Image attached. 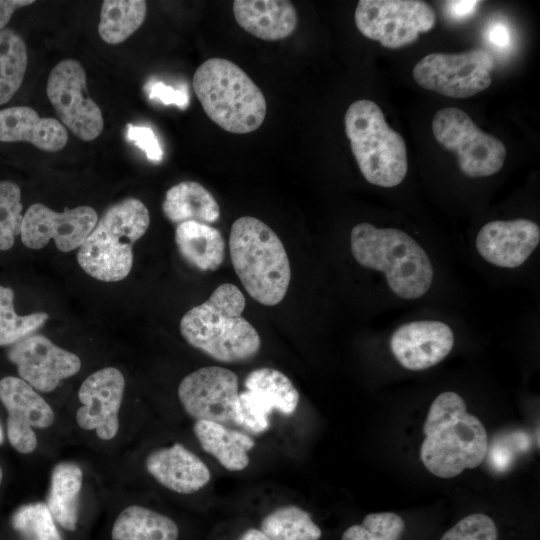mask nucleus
<instances>
[{
    "mask_svg": "<svg viewBox=\"0 0 540 540\" xmlns=\"http://www.w3.org/2000/svg\"><path fill=\"white\" fill-rule=\"evenodd\" d=\"M229 251L235 273L254 300L274 306L284 299L291 280L290 262L282 241L266 223L251 216L235 220Z\"/></svg>",
    "mask_w": 540,
    "mask_h": 540,
    "instance_id": "4",
    "label": "nucleus"
},
{
    "mask_svg": "<svg viewBox=\"0 0 540 540\" xmlns=\"http://www.w3.org/2000/svg\"><path fill=\"white\" fill-rule=\"evenodd\" d=\"M193 432L202 449L225 469L241 471L249 465L248 451L255 446L249 435L208 420H196Z\"/></svg>",
    "mask_w": 540,
    "mask_h": 540,
    "instance_id": "22",
    "label": "nucleus"
},
{
    "mask_svg": "<svg viewBox=\"0 0 540 540\" xmlns=\"http://www.w3.org/2000/svg\"><path fill=\"white\" fill-rule=\"evenodd\" d=\"M493 56L482 49L459 54L431 53L413 68V78L424 89L452 98H468L491 84Z\"/></svg>",
    "mask_w": 540,
    "mask_h": 540,
    "instance_id": "10",
    "label": "nucleus"
},
{
    "mask_svg": "<svg viewBox=\"0 0 540 540\" xmlns=\"http://www.w3.org/2000/svg\"><path fill=\"white\" fill-rule=\"evenodd\" d=\"M97 221V213L90 206L56 212L36 203L23 215L20 236L31 249H40L54 239L60 251L70 252L84 243Z\"/></svg>",
    "mask_w": 540,
    "mask_h": 540,
    "instance_id": "15",
    "label": "nucleus"
},
{
    "mask_svg": "<svg viewBox=\"0 0 540 540\" xmlns=\"http://www.w3.org/2000/svg\"><path fill=\"white\" fill-rule=\"evenodd\" d=\"M404 529L403 519L393 512L371 513L347 528L341 540H400Z\"/></svg>",
    "mask_w": 540,
    "mask_h": 540,
    "instance_id": "32",
    "label": "nucleus"
},
{
    "mask_svg": "<svg viewBox=\"0 0 540 540\" xmlns=\"http://www.w3.org/2000/svg\"><path fill=\"white\" fill-rule=\"evenodd\" d=\"M193 88L206 115L227 132L250 133L265 120L267 104L262 91L228 59L203 62L194 73Z\"/></svg>",
    "mask_w": 540,
    "mask_h": 540,
    "instance_id": "5",
    "label": "nucleus"
},
{
    "mask_svg": "<svg viewBox=\"0 0 540 540\" xmlns=\"http://www.w3.org/2000/svg\"><path fill=\"white\" fill-rule=\"evenodd\" d=\"M2 480H3V470H2V467L0 465V485L2 483Z\"/></svg>",
    "mask_w": 540,
    "mask_h": 540,
    "instance_id": "43",
    "label": "nucleus"
},
{
    "mask_svg": "<svg viewBox=\"0 0 540 540\" xmlns=\"http://www.w3.org/2000/svg\"><path fill=\"white\" fill-rule=\"evenodd\" d=\"M124 391L125 378L116 367H104L86 377L78 390V427L94 432L102 441L115 438L120 429Z\"/></svg>",
    "mask_w": 540,
    "mask_h": 540,
    "instance_id": "13",
    "label": "nucleus"
},
{
    "mask_svg": "<svg viewBox=\"0 0 540 540\" xmlns=\"http://www.w3.org/2000/svg\"><path fill=\"white\" fill-rule=\"evenodd\" d=\"M357 29L382 46L397 49L415 42L434 27L432 7L418 0H360L355 10Z\"/></svg>",
    "mask_w": 540,
    "mask_h": 540,
    "instance_id": "9",
    "label": "nucleus"
},
{
    "mask_svg": "<svg viewBox=\"0 0 540 540\" xmlns=\"http://www.w3.org/2000/svg\"><path fill=\"white\" fill-rule=\"evenodd\" d=\"M68 134L59 121L40 117L31 107L15 106L0 110V141L28 142L46 152L61 150Z\"/></svg>",
    "mask_w": 540,
    "mask_h": 540,
    "instance_id": "20",
    "label": "nucleus"
},
{
    "mask_svg": "<svg viewBox=\"0 0 540 540\" xmlns=\"http://www.w3.org/2000/svg\"><path fill=\"white\" fill-rule=\"evenodd\" d=\"M182 408L195 420L238 425V377L221 366L199 368L178 386Z\"/></svg>",
    "mask_w": 540,
    "mask_h": 540,
    "instance_id": "12",
    "label": "nucleus"
},
{
    "mask_svg": "<svg viewBox=\"0 0 540 540\" xmlns=\"http://www.w3.org/2000/svg\"><path fill=\"white\" fill-rule=\"evenodd\" d=\"M13 301V290L0 285V346L13 345L31 335L49 318L44 312L18 315Z\"/></svg>",
    "mask_w": 540,
    "mask_h": 540,
    "instance_id": "31",
    "label": "nucleus"
},
{
    "mask_svg": "<svg viewBox=\"0 0 540 540\" xmlns=\"http://www.w3.org/2000/svg\"><path fill=\"white\" fill-rule=\"evenodd\" d=\"M350 249L358 264L383 273L390 290L401 299H419L432 285L434 270L428 254L400 229L359 223L351 230Z\"/></svg>",
    "mask_w": 540,
    "mask_h": 540,
    "instance_id": "3",
    "label": "nucleus"
},
{
    "mask_svg": "<svg viewBox=\"0 0 540 540\" xmlns=\"http://www.w3.org/2000/svg\"><path fill=\"white\" fill-rule=\"evenodd\" d=\"M8 359L16 365L19 378L36 391L49 393L81 369L80 358L42 335H29L14 343Z\"/></svg>",
    "mask_w": 540,
    "mask_h": 540,
    "instance_id": "16",
    "label": "nucleus"
},
{
    "mask_svg": "<svg viewBox=\"0 0 540 540\" xmlns=\"http://www.w3.org/2000/svg\"><path fill=\"white\" fill-rule=\"evenodd\" d=\"M238 400V425L254 434L265 432L270 425L271 408L249 390L240 392Z\"/></svg>",
    "mask_w": 540,
    "mask_h": 540,
    "instance_id": "34",
    "label": "nucleus"
},
{
    "mask_svg": "<svg viewBox=\"0 0 540 540\" xmlns=\"http://www.w3.org/2000/svg\"><path fill=\"white\" fill-rule=\"evenodd\" d=\"M144 90L150 100L158 101L164 105H176L185 109L189 104V95L186 88H174L161 81H149Z\"/></svg>",
    "mask_w": 540,
    "mask_h": 540,
    "instance_id": "37",
    "label": "nucleus"
},
{
    "mask_svg": "<svg viewBox=\"0 0 540 540\" xmlns=\"http://www.w3.org/2000/svg\"><path fill=\"white\" fill-rule=\"evenodd\" d=\"M245 304V297L236 285L221 284L205 302L183 315L180 333L189 345L216 361H248L259 352L261 339L242 316Z\"/></svg>",
    "mask_w": 540,
    "mask_h": 540,
    "instance_id": "2",
    "label": "nucleus"
},
{
    "mask_svg": "<svg viewBox=\"0 0 540 540\" xmlns=\"http://www.w3.org/2000/svg\"><path fill=\"white\" fill-rule=\"evenodd\" d=\"M233 14L238 25L256 38L282 40L297 25V12L287 0H235Z\"/></svg>",
    "mask_w": 540,
    "mask_h": 540,
    "instance_id": "21",
    "label": "nucleus"
},
{
    "mask_svg": "<svg viewBox=\"0 0 540 540\" xmlns=\"http://www.w3.org/2000/svg\"><path fill=\"white\" fill-rule=\"evenodd\" d=\"M83 481V471L76 463L61 462L52 470L46 506L52 518L65 530H76Z\"/></svg>",
    "mask_w": 540,
    "mask_h": 540,
    "instance_id": "25",
    "label": "nucleus"
},
{
    "mask_svg": "<svg viewBox=\"0 0 540 540\" xmlns=\"http://www.w3.org/2000/svg\"><path fill=\"white\" fill-rule=\"evenodd\" d=\"M423 434L421 461L439 478H453L465 469L476 468L487 455L484 425L467 412L464 399L453 391L442 392L434 399Z\"/></svg>",
    "mask_w": 540,
    "mask_h": 540,
    "instance_id": "1",
    "label": "nucleus"
},
{
    "mask_svg": "<svg viewBox=\"0 0 540 540\" xmlns=\"http://www.w3.org/2000/svg\"><path fill=\"white\" fill-rule=\"evenodd\" d=\"M162 210L165 217L176 224L185 221L210 224L220 217V207L214 196L195 181H182L169 188Z\"/></svg>",
    "mask_w": 540,
    "mask_h": 540,
    "instance_id": "24",
    "label": "nucleus"
},
{
    "mask_svg": "<svg viewBox=\"0 0 540 540\" xmlns=\"http://www.w3.org/2000/svg\"><path fill=\"white\" fill-rule=\"evenodd\" d=\"M3 441H4V432H3L2 425L0 423V445H2Z\"/></svg>",
    "mask_w": 540,
    "mask_h": 540,
    "instance_id": "42",
    "label": "nucleus"
},
{
    "mask_svg": "<svg viewBox=\"0 0 540 540\" xmlns=\"http://www.w3.org/2000/svg\"><path fill=\"white\" fill-rule=\"evenodd\" d=\"M28 64L22 37L11 29L0 30V106L20 88Z\"/></svg>",
    "mask_w": 540,
    "mask_h": 540,
    "instance_id": "30",
    "label": "nucleus"
},
{
    "mask_svg": "<svg viewBox=\"0 0 540 540\" xmlns=\"http://www.w3.org/2000/svg\"><path fill=\"white\" fill-rule=\"evenodd\" d=\"M110 536L111 540H178L179 528L170 517L132 504L116 516Z\"/></svg>",
    "mask_w": 540,
    "mask_h": 540,
    "instance_id": "26",
    "label": "nucleus"
},
{
    "mask_svg": "<svg viewBox=\"0 0 540 540\" xmlns=\"http://www.w3.org/2000/svg\"><path fill=\"white\" fill-rule=\"evenodd\" d=\"M47 96L62 123L84 141L97 138L104 127L98 105L88 96L83 66L74 59H64L51 70Z\"/></svg>",
    "mask_w": 540,
    "mask_h": 540,
    "instance_id": "11",
    "label": "nucleus"
},
{
    "mask_svg": "<svg viewBox=\"0 0 540 540\" xmlns=\"http://www.w3.org/2000/svg\"><path fill=\"white\" fill-rule=\"evenodd\" d=\"M147 3L143 0H105L101 6L98 33L108 44L129 38L144 22Z\"/></svg>",
    "mask_w": 540,
    "mask_h": 540,
    "instance_id": "28",
    "label": "nucleus"
},
{
    "mask_svg": "<svg viewBox=\"0 0 540 540\" xmlns=\"http://www.w3.org/2000/svg\"><path fill=\"white\" fill-rule=\"evenodd\" d=\"M0 401L7 411L8 441L17 452L31 454L38 446L35 429H47L55 422L51 405L27 382L7 376L0 380Z\"/></svg>",
    "mask_w": 540,
    "mask_h": 540,
    "instance_id": "14",
    "label": "nucleus"
},
{
    "mask_svg": "<svg viewBox=\"0 0 540 540\" xmlns=\"http://www.w3.org/2000/svg\"><path fill=\"white\" fill-rule=\"evenodd\" d=\"M126 139L141 149L151 161L158 162L163 157V150L153 129L145 125L127 124Z\"/></svg>",
    "mask_w": 540,
    "mask_h": 540,
    "instance_id": "36",
    "label": "nucleus"
},
{
    "mask_svg": "<svg viewBox=\"0 0 540 540\" xmlns=\"http://www.w3.org/2000/svg\"><path fill=\"white\" fill-rule=\"evenodd\" d=\"M21 190L12 181H0V250L10 249L22 224Z\"/></svg>",
    "mask_w": 540,
    "mask_h": 540,
    "instance_id": "33",
    "label": "nucleus"
},
{
    "mask_svg": "<svg viewBox=\"0 0 540 540\" xmlns=\"http://www.w3.org/2000/svg\"><path fill=\"white\" fill-rule=\"evenodd\" d=\"M149 224V211L136 198L111 206L80 246V267L101 281L124 279L132 268L133 244L145 234Z\"/></svg>",
    "mask_w": 540,
    "mask_h": 540,
    "instance_id": "6",
    "label": "nucleus"
},
{
    "mask_svg": "<svg viewBox=\"0 0 540 540\" xmlns=\"http://www.w3.org/2000/svg\"><path fill=\"white\" fill-rule=\"evenodd\" d=\"M477 0H453L444 2L446 16L453 21H464L472 17L479 4Z\"/></svg>",
    "mask_w": 540,
    "mask_h": 540,
    "instance_id": "39",
    "label": "nucleus"
},
{
    "mask_svg": "<svg viewBox=\"0 0 540 540\" xmlns=\"http://www.w3.org/2000/svg\"><path fill=\"white\" fill-rule=\"evenodd\" d=\"M33 3L30 0H0V30L4 29L17 9Z\"/></svg>",
    "mask_w": 540,
    "mask_h": 540,
    "instance_id": "40",
    "label": "nucleus"
},
{
    "mask_svg": "<svg viewBox=\"0 0 540 540\" xmlns=\"http://www.w3.org/2000/svg\"><path fill=\"white\" fill-rule=\"evenodd\" d=\"M451 327L438 320H415L400 325L391 335L389 346L405 369L421 371L445 359L454 346Z\"/></svg>",
    "mask_w": 540,
    "mask_h": 540,
    "instance_id": "17",
    "label": "nucleus"
},
{
    "mask_svg": "<svg viewBox=\"0 0 540 540\" xmlns=\"http://www.w3.org/2000/svg\"><path fill=\"white\" fill-rule=\"evenodd\" d=\"M487 44L499 53L508 52L513 46V34L510 25L503 19L495 18L487 23L484 30Z\"/></svg>",
    "mask_w": 540,
    "mask_h": 540,
    "instance_id": "38",
    "label": "nucleus"
},
{
    "mask_svg": "<svg viewBox=\"0 0 540 540\" xmlns=\"http://www.w3.org/2000/svg\"><path fill=\"white\" fill-rule=\"evenodd\" d=\"M246 390L258 395L271 410L285 416L295 413L300 395L292 381L281 371L261 367L252 370L244 380Z\"/></svg>",
    "mask_w": 540,
    "mask_h": 540,
    "instance_id": "27",
    "label": "nucleus"
},
{
    "mask_svg": "<svg viewBox=\"0 0 540 540\" xmlns=\"http://www.w3.org/2000/svg\"><path fill=\"white\" fill-rule=\"evenodd\" d=\"M175 242L183 259L200 271H215L224 261V238L209 224L198 221L178 224Z\"/></svg>",
    "mask_w": 540,
    "mask_h": 540,
    "instance_id": "23",
    "label": "nucleus"
},
{
    "mask_svg": "<svg viewBox=\"0 0 540 540\" xmlns=\"http://www.w3.org/2000/svg\"><path fill=\"white\" fill-rule=\"evenodd\" d=\"M260 527L271 540H319L322 536L311 515L296 505L276 508L263 518Z\"/></svg>",
    "mask_w": 540,
    "mask_h": 540,
    "instance_id": "29",
    "label": "nucleus"
},
{
    "mask_svg": "<svg viewBox=\"0 0 540 540\" xmlns=\"http://www.w3.org/2000/svg\"><path fill=\"white\" fill-rule=\"evenodd\" d=\"M145 469L160 485L178 494H193L211 479L206 464L181 443L151 451Z\"/></svg>",
    "mask_w": 540,
    "mask_h": 540,
    "instance_id": "19",
    "label": "nucleus"
},
{
    "mask_svg": "<svg viewBox=\"0 0 540 540\" xmlns=\"http://www.w3.org/2000/svg\"><path fill=\"white\" fill-rule=\"evenodd\" d=\"M540 241L534 221L519 218L486 223L476 236V249L488 263L514 269L527 261Z\"/></svg>",
    "mask_w": 540,
    "mask_h": 540,
    "instance_id": "18",
    "label": "nucleus"
},
{
    "mask_svg": "<svg viewBox=\"0 0 540 540\" xmlns=\"http://www.w3.org/2000/svg\"><path fill=\"white\" fill-rule=\"evenodd\" d=\"M237 540H271L260 529L250 528L246 530Z\"/></svg>",
    "mask_w": 540,
    "mask_h": 540,
    "instance_id": "41",
    "label": "nucleus"
},
{
    "mask_svg": "<svg viewBox=\"0 0 540 540\" xmlns=\"http://www.w3.org/2000/svg\"><path fill=\"white\" fill-rule=\"evenodd\" d=\"M432 131L439 144L456 154L459 168L466 176L488 177L503 167L504 144L480 130L461 109L447 107L437 111L432 120Z\"/></svg>",
    "mask_w": 540,
    "mask_h": 540,
    "instance_id": "8",
    "label": "nucleus"
},
{
    "mask_svg": "<svg viewBox=\"0 0 540 540\" xmlns=\"http://www.w3.org/2000/svg\"><path fill=\"white\" fill-rule=\"evenodd\" d=\"M345 133L364 178L371 184L391 188L399 185L408 170L403 137L385 120L373 101L353 102L344 116Z\"/></svg>",
    "mask_w": 540,
    "mask_h": 540,
    "instance_id": "7",
    "label": "nucleus"
},
{
    "mask_svg": "<svg viewBox=\"0 0 540 540\" xmlns=\"http://www.w3.org/2000/svg\"><path fill=\"white\" fill-rule=\"evenodd\" d=\"M440 540H498V531L492 518L474 513L461 519Z\"/></svg>",
    "mask_w": 540,
    "mask_h": 540,
    "instance_id": "35",
    "label": "nucleus"
}]
</instances>
